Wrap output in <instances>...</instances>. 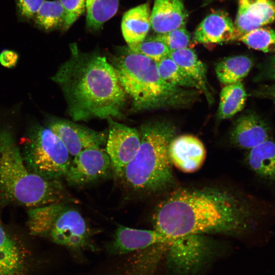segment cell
<instances>
[{
	"label": "cell",
	"mask_w": 275,
	"mask_h": 275,
	"mask_svg": "<svg viewBox=\"0 0 275 275\" xmlns=\"http://www.w3.org/2000/svg\"><path fill=\"white\" fill-rule=\"evenodd\" d=\"M66 14L59 0H45L34 17L35 25L45 31H51L64 26Z\"/></svg>",
	"instance_id": "603a6c76"
},
{
	"label": "cell",
	"mask_w": 275,
	"mask_h": 275,
	"mask_svg": "<svg viewBox=\"0 0 275 275\" xmlns=\"http://www.w3.org/2000/svg\"><path fill=\"white\" fill-rule=\"evenodd\" d=\"M156 36L167 45L170 50L186 48L190 41V35L185 28L157 34Z\"/></svg>",
	"instance_id": "83f0119b"
},
{
	"label": "cell",
	"mask_w": 275,
	"mask_h": 275,
	"mask_svg": "<svg viewBox=\"0 0 275 275\" xmlns=\"http://www.w3.org/2000/svg\"><path fill=\"white\" fill-rule=\"evenodd\" d=\"M59 1L65 12V21L63 29L66 31L84 13L86 9V0Z\"/></svg>",
	"instance_id": "f1b7e54d"
},
{
	"label": "cell",
	"mask_w": 275,
	"mask_h": 275,
	"mask_svg": "<svg viewBox=\"0 0 275 275\" xmlns=\"http://www.w3.org/2000/svg\"><path fill=\"white\" fill-rule=\"evenodd\" d=\"M261 78L275 81V54L270 57L262 65Z\"/></svg>",
	"instance_id": "1f68e13d"
},
{
	"label": "cell",
	"mask_w": 275,
	"mask_h": 275,
	"mask_svg": "<svg viewBox=\"0 0 275 275\" xmlns=\"http://www.w3.org/2000/svg\"><path fill=\"white\" fill-rule=\"evenodd\" d=\"M253 65L252 59L245 56L228 57L216 64L215 72L219 81L227 85L241 81Z\"/></svg>",
	"instance_id": "ffe728a7"
},
{
	"label": "cell",
	"mask_w": 275,
	"mask_h": 275,
	"mask_svg": "<svg viewBox=\"0 0 275 275\" xmlns=\"http://www.w3.org/2000/svg\"><path fill=\"white\" fill-rule=\"evenodd\" d=\"M28 217L29 229L33 235L47 236L73 251L94 248L85 219L69 203L32 208Z\"/></svg>",
	"instance_id": "8992f818"
},
{
	"label": "cell",
	"mask_w": 275,
	"mask_h": 275,
	"mask_svg": "<svg viewBox=\"0 0 275 275\" xmlns=\"http://www.w3.org/2000/svg\"><path fill=\"white\" fill-rule=\"evenodd\" d=\"M188 14L181 0H154L151 26L157 34L184 28Z\"/></svg>",
	"instance_id": "2e32d148"
},
{
	"label": "cell",
	"mask_w": 275,
	"mask_h": 275,
	"mask_svg": "<svg viewBox=\"0 0 275 275\" xmlns=\"http://www.w3.org/2000/svg\"><path fill=\"white\" fill-rule=\"evenodd\" d=\"M246 162L261 181L275 185V141L270 139L251 149Z\"/></svg>",
	"instance_id": "e0dca14e"
},
{
	"label": "cell",
	"mask_w": 275,
	"mask_h": 275,
	"mask_svg": "<svg viewBox=\"0 0 275 275\" xmlns=\"http://www.w3.org/2000/svg\"><path fill=\"white\" fill-rule=\"evenodd\" d=\"M198 43H219L236 40L234 24L228 15L215 11L207 15L197 27L193 37Z\"/></svg>",
	"instance_id": "9a60e30c"
},
{
	"label": "cell",
	"mask_w": 275,
	"mask_h": 275,
	"mask_svg": "<svg viewBox=\"0 0 275 275\" xmlns=\"http://www.w3.org/2000/svg\"><path fill=\"white\" fill-rule=\"evenodd\" d=\"M270 139L269 127L265 121L254 113L239 117L230 133L231 142L235 146L251 149Z\"/></svg>",
	"instance_id": "5bb4252c"
},
{
	"label": "cell",
	"mask_w": 275,
	"mask_h": 275,
	"mask_svg": "<svg viewBox=\"0 0 275 275\" xmlns=\"http://www.w3.org/2000/svg\"><path fill=\"white\" fill-rule=\"evenodd\" d=\"M169 57L198 82L208 97L206 68L199 59L195 51L187 47L170 50Z\"/></svg>",
	"instance_id": "44dd1931"
},
{
	"label": "cell",
	"mask_w": 275,
	"mask_h": 275,
	"mask_svg": "<svg viewBox=\"0 0 275 275\" xmlns=\"http://www.w3.org/2000/svg\"><path fill=\"white\" fill-rule=\"evenodd\" d=\"M169 155L172 166L182 172L192 173L203 165L206 150L198 138L185 134L172 140L169 147Z\"/></svg>",
	"instance_id": "7c38bea8"
},
{
	"label": "cell",
	"mask_w": 275,
	"mask_h": 275,
	"mask_svg": "<svg viewBox=\"0 0 275 275\" xmlns=\"http://www.w3.org/2000/svg\"><path fill=\"white\" fill-rule=\"evenodd\" d=\"M18 59V54L13 50L6 49L0 53V64L4 67L7 68L15 67Z\"/></svg>",
	"instance_id": "4dcf8cb0"
},
{
	"label": "cell",
	"mask_w": 275,
	"mask_h": 275,
	"mask_svg": "<svg viewBox=\"0 0 275 275\" xmlns=\"http://www.w3.org/2000/svg\"><path fill=\"white\" fill-rule=\"evenodd\" d=\"M47 127L60 139L73 156L86 149L101 147L106 143L107 134L67 120L50 118Z\"/></svg>",
	"instance_id": "30bf717a"
},
{
	"label": "cell",
	"mask_w": 275,
	"mask_h": 275,
	"mask_svg": "<svg viewBox=\"0 0 275 275\" xmlns=\"http://www.w3.org/2000/svg\"><path fill=\"white\" fill-rule=\"evenodd\" d=\"M275 206L241 191L216 186L171 190L152 215L154 230L171 238L219 233L244 236L265 228Z\"/></svg>",
	"instance_id": "6da1fadb"
},
{
	"label": "cell",
	"mask_w": 275,
	"mask_h": 275,
	"mask_svg": "<svg viewBox=\"0 0 275 275\" xmlns=\"http://www.w3.org/2000/svg\"><path fill=\"white\" fill-rule=\"evenodd\" d=\"M45 0H15L18 17L20 21L32 20Z\"/></svg>",
	"instance_id": "f546056e"
},
{
	"label": "cell",
	"mask_w": 275,
	"mask_h": 275,
	"mask_svg": "<svg viewBox=\"0 0 275 275\" xmlns=\"http://www.w3.org/2000/svg\"><path fill=\"white\" fill-rule=\"evenodd\" d=\"M119 82L138 110L178 106L189 94L160 76L156 62L127 47L112 64Z\"/></svg>",
	"instance_id": "5b68a950"
},
{
	"label": "cell",
	"mask_w": 275,
	"mask_h": 275,
	"mask_svg": "<svg viewBox=\"0 0 275 275\" xmlns=\"http://www.w3.org/2000/svg\"><path fill=\"white\" fill-rule=\"evenodd\" d=\"M70 58L51 77L61 88L74 121L119 117L126 94L113 65L97 52L70 45Z\"/></svg>",
	"instance_id": "7a4b0ae2"
},
{
	"label": "cell",
	"mask_w": 275,
	"mask_h": 275,
	"mask_svg": "<svg viewBox=\"0 0 275 275\" xmlns=\"http://www.w3.org/2000/svg\"><path fill=\"white\" fill-rule=\"evenodd\" d=\"M175 238L169 237L155 230H143L119 225L113 239L107 244L110 255L122 256L157 243H170Z\"/></svg>",
	"instance_id": "8fae6325"
},
{
	"label": "cell",
	"mask_w": 275,
	"mask_h": 275,
	"mask_svg": "<svg viewBox=\"0 0 275 275\" xmlns=\"http://www.w3.org/2000/svg\"><path fill=\"white\" fill-rule=\"evenodd\" d=\"M151 12L145 3L131 8L123 15L121 22L123 36L128 46L143 41L151 27Z\"/></svg>",
	"instance_id": "ac0fdd59"
},
{
	"label": "cell",
	"mask_w": 275,
	"mask_h": 275,
	"mask_svg": "<svg viewBox=\"0 0 275 275\" xmlns=\"http://www.w3.org/2000/svg\"><path fill=\"white\" fill-rule=\"evenodd\" d=\"M131 51L146 56L157 63L169 57L170 50L156 36L146 38L137 44L128 46Z\"/></svg>",
	"instance_id": "4316f807"
},
{
	"label": "cell",
	"mask_w": 275,
	"mask_h": 275,
	"mask_svg": "<svg viewBox=\"0 0 275 275\" xmlns=\"http://www.w3.org/2000/svg\"><path fill=\"white\" fill-rule=\"evenodd\" d=\"M162 79L175 86L201 90L198 82L169 57L157 63Z\"/></svg>",
	"instance_id": "d4e9b609"
},
{
	"label": "cell",
	"mask_w": 275,
	"mask_h": 275,
	"mask_svg": "<svg viewBox=\"0 0 275 275\" xmlns=\"http://www.w3.org/2000/svg\"><path fill=\"white\" fill-rule=\"evenodd\" d=\"M119 0H86V25L92 31L100 29L117 13Z\"/></svg>",
	"instance_id": "cb8c5ba5"
},
{
	"label": "cell",
	"mask_w": 275,
	"mask_h": 275,
	"mask_svg": "<svg viewBox=\"0 0 275 275\" xmlns=\"http://www.w3.org/2000/svg\"><path fill=\"white\" fill-rule=\"evenodd\" d=\"M256 95L261 97L270 99L275 103V84L261 87L257 90Z\"/></svg>",
	"instance_id": "d6a6232c"
},
{
	"label": "cell",
	"mask_w": 275,
	"mask_h": 275,
	"mask_svg": "<svg viewBox=\"0 0 275 275\" xmlns=\"http://www.w3.org/2000/svg\"><path fill=\"white\" fill-rule=\"evenodd\" d=\"M112 170L110 158L101 147L86 149L73 156L64 177L71 186H82L106 177Z\"/></svg>",
	"instance_id": "ba28073f"
},
{
	"label": "cell",
	"mask_w": 275,
	"mask_h": 275,
	"mask_svg": "<svg viewBox=\"0 0 275 275\" xmlns=\"http://www.w3.org/2000/svg\"><path fill=\"white\" fill-rule=\"evenodd\" d=\"M176 131L174 126L165 122L149 123L141 128L139 148L120 178L127 187L145 194L174 189L176 180L169 147Z\"/></svg>",
	"instance_id": "277c9868"
},
{
	"label": "cell",
	"mask_w": 275,
	"mask_h": 275,
	"mask_svg": "<svg viewBox=\"0 0 275 275\" xmlns=\"http://www.w3.org/2000/svg\"><path fill=\"white\" fill-rule=\"evenodd\" d=\"M246 93L241 81L225 85L220 94L218 115L220 119H229L244 107Z\"/></svg>",
	"instance_id": "7402d4cb"
},
{
	"label": "cell",
	"mask_w": 275,
	"mask_h": 275,
	"mask_svg": "<svg viewBox=\"0 0 275 275\" xmlns=\"http://www.w3.org/2000/svg\"><path fill=\"white\" fill-rule=\"evenodd\" d=\"M248 47L264 52H275V31L261 27L238 39Z\"/></svg>",
	"instance_id": "484cf974"
},
{
	"label": "cell",
	"mask_w": 275,
	"mask_h": 275,
	"mask_svg": "<svg viewBox=\"0 0 275 275\" xmlns=\"http://www.w3.org/2000/svg\"><path fill=\"white\" fill-rule=\"evenodd\" d=\"M275 21L274 0H238L234 26L236 39Z\"/></svg>",
	"instance_id": "4fadbf2b"
},
{
	"label": "cell",
	"mask_w": 275,
	"mask_h": 275,
	"mask_svg": "<svg viewBox=\"0 0 275 275\" xmlns=\"http://www.w3.org/2000/svg\"><path fill=\"white\" fill-rule=\"evenodd\" d=\"M106 151L115 174L121 178L126 166L135 156L140 145V134L134 128L108 119Z\"/></svg>",
	"instance_id": "9c48e42d"
},
{
	"label": "cell",
	"mask_w": 275,
	"mask_h": 275,
	"mask_svg": "<svg viewBox=\"0 0 275 275\" xmlns=\"http://www.w3.org/2000/svg\"><path fill=\"white\" fill-rule=\"evenodd\" d=\"M24 264L20 246L0 225V275H22Z\"/></svg>",
	"instance_id": "d6986e66"
},
{
	"label": "cell",
	"mask_w": 275,
	"mask_h": 275,
	"mask_svg": "<svg viewBox=\"0 0 275 275\" xmlns=\"http://www.w3.org/2000/svg\"><path fill=\"white\" fill-rule=\"evenodd\" d=\"M22 140L21 152L30 171L49 180H60L65 177L71 155L50 128L33 122Z\"/></svg>",
	"instance_id": "52a82bcc"
},
{
	"label": "cell",
	"mask_w": 275,
	"mask_h": 275,
	"mask_svg": "<svg viewBox=\"0 0 275 275\" xmlns=\"http://www.w3.org/2000/svg\"><path fill=\"white\" fill-rule=\"evenodd\" d=\"M0 198L32 208L72 201L60 180L47 179L29 170L7 128L0 129Z\"/></svg>",
	"instance_id": "3957f363"
}]
</instances>
